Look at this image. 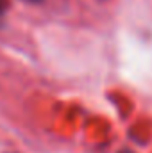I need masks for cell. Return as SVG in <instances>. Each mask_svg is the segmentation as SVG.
Segmentation results:
<instances>
[{"mask_svg":"<svg viewBox=\"0 0 152 153\" xmlns=\"http://www.w3.org/2000/svg\"><path fill=\"white\" fill-rule=\"evenodd\" d=\"M29 2H39V0H29Z\"/></svg>","mask_w":152,"mask_h":153,"instance_id":"3957f363","label":"cell"},{"mask_svg":"<svg viewBox=\"0 0 152 153\" xmlns=\"http://www.w3.org/2000/svg\"><path fill=\"white\" fill-rule=\"evenodd\" d=\"M5 5H7V0H0V14L5 11Z\"/></svg>","mask_w":152,"mask_h":153,"instance_id":"6da1fadb","label":"cell"},{"mask_svg":"<svg viewBox=\"0 0 152 153\" xmlns=\"http://www.w3.org/2000/svg\"><path fill=\"white\" fill-rule=\"evenodd\" d=\"M120 153H132V152H129V150H123V152H120Z\"/></svg>","mask_w":152,"mask_h":153,"instance_id":"7a4b0ae2","label":"cell"}]
</instances>
